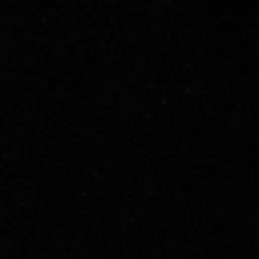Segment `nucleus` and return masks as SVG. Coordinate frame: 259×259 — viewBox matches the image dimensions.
<instances>
[]
</instances>
